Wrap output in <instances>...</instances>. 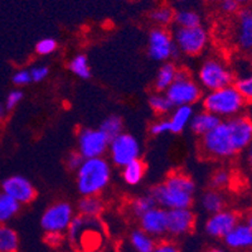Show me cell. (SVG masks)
<instances>
[{
  "label": "cell",
  "instance_id": "obj_7",
  "mask_svg": "<svg viewBox=\"0 0 252 252\" xmlns=\"http://www.w3.org/2000/svg\"><path fill=\"white\" fill-rule=\"evenodd\" d=\"M107 152L110 153L112 164L119 168H124L130 161L140 159L141 146L134 135L121 132L120 135L110 140Z\"/></svg>",
  "mask_w": 252,
  "mask_h": 252
},
{
  "label": "cell",
  "instance_id": "obj_28",
  "mask_svg": "<svg viewBox=\"0 0 252 252\" xmlns=\"http://www.w3.org/2000/svg\"><path fill=\"white\" fill-rule=\"evenodd\" d=\"M174 22L178 24V28H193L201 26V17L194 10H179L174 14Z\"/></svg>",
  "mask_w": 252,
  "mask_h": 252
},
{
  "label": "cell",
  "instance_id": "obj_20",
  "mask_svg": "<svg viewBox=\"0 0 252 252\" xmlns=\"http://www.w3.org/2000/svg\"><path fill=\"white\" fill-rule=\"evenodd\" d=\"M129 242L135 252H153L157 246V238L152 237L143 229H134L129 236Z\"/></svg>",
  "mask_w": 252,
  "mask_h": 252
},
{
  "label": "cell",
  "instance_id": "obj_29",
  "mask_svg": "<svg viewBox=\"0 0 252 252\" xmlns=\"http://www.w3.org/2000/svg\"><path fill=\"white\" fill-rule=\"evenodd\" d=\"M123 127L124 124L120 116H118V115H111V116L106 118L101 123L98 129L111 140L115 136H118V135H120L123 132Z\"/></svg>",
  "mask_w": 252,
  "mask_h": 252
},
{
  "label": "cell",
  "instance_id": "obj_24",
  "mask_svg": "<svg viewBox=\"0 0 252 252\" xmlns=\"http://www.w3.org/2000/svg\"><path fill=\"white\" fill-rule=\"evenodd\" d=\"M19 237L12 227L0 224V252H18Z\"/></svg>",
  "mask_w": 252,
  "mask_h": 252
},
{
  "label": "cell",
  "instance_id": "obj_43",
  "mask_svg": "<svg viewBox=\"0 0 252 252\" xmlns=\"http://www.w3.org/2000/svg\"><path fill=\"white\" fill-rule=\"evenodd\" d=\"M62 240L63 235H58V233H49V235H47V242L51 246H58L62 242Z\"/></svg>",
  "mask_w": 252,
  "mask_h": 252
},
{
  "label": "cell",
  "instance_id": "obj_9",
  "mask_svg": "<svg viewBox=\"0 0 252 252\" xmlns=\"http://www.w3.org/2000/svg\"><path fill=\"white\" fill-rule=\"evenodd\" d=\"M173 39L178 52L187 56H197L206 48L208 34L202 26L193 28H178Z\"/></svg>",
  "mask_w": 252,
  "mask_h": 252
},
{
  "label": "cell",
  "instance_id": "obj_8",
  "mask_svg": "<svg viewBox=\"0 0 252 252\" xmlns=\"http://www.w3.org/2000/svg\"><path fill=\"white\" fill-rule=\"evenodd\" d=\"M73 218H75L73 207L67 202H57L44 211L40 218V226L47 235L49 233L63 235L67 232Z\"/></svg>",
  "mask_w": 252,
  "mask_h": 252
},
{
  "label": "cell",
  "instance_id": "obj_27",
  "mask_svg": "<svg viewBox=\"0 0 252 252\" xmlns=\"http://www.w3.org/2000/svg\"><path fill=\"white\" fill-rule=\"evenodd\" d=\"M68 68L73 75L82 78V80H87L91 76L89 60L85 55H77L72 58L68 63Z\"/></svg>",
  "mask_w": 252,
  "mask_h": 252
},
{
  "label": "cell",
  "instance_id": "obj_39",
  "mask_svg": "<svg viewBox=\"0 0 252 252\" xmlns=\"http://www.w3.org/2000/svg\"><path fill=\"white\" fill-rule=\"evenodd\" d=\"M150 132L154 136H159V135H163L165 132H170L169 129V123L165 119H161V120H158L150 126Z\"/></svg>",
  "mask_w": 252,
  "mask_h": 252
},
{
  "label": "cell",
  "instance_id": "obj_6",
  "mask_svg": "<svg viewBox=\"0 0 252 252\" xmlns=\"http://www.w3.org/2000/svg\"><path fill=\"white\" fill-rule=\"evenodd\" d=\"M198 81L199 86L207 91H216L231 86L235 83V75L226 63L216 58H211L202 63L198 71Z\"/></svg>",
  "mask_w": 252,
  "mask_h": 252
},
{
  "label": "cell",
  "instance_id": "obj_11",
  "mask_svg": "<svg viewBox=\"0 0 252 252\" xmlns=\"http://www.w3.org/2000/svg\"><path fill=\"white\" fill-rule=\"evenodd\" d=\"M148 53L153 60L160 62H168L170 58L178 55L174 39L169 32H166L164 28L153 29L149 34Z\"/></svg>",
  "mask_w": 252,
  "mask_h": 252
},
{
  "label": "cell",
  "instance_id": "obj_44",
  "mask_svg": "<svg viewBox=\"0 0 252 252\" xmlns=\"http://www.w3.org/2000/svg\"><path fill=\"white\" fill-rule=\"evenodd\" d=\"M8 110H6L5 105L3 103H0V120H3V119L6 118V115H8Z\"/></svg>",
  "mask_w": 252,
  "mask_h": 252
},
{
  "label": "cell",
  "instance_id": "obj_18",
  "mask_svg": "<svg viewBox=\"0 0 252 252\" xmlns=\"http://www.w3.org/2000/svg\"><path fill=\"white\" fill-rule=\"evenodd\" d=\"M220 121L222 120L217 118L216 115L203 110V111L193 115L192 120L189 123V126H190V130L194 134H197L198 136H204L209 131H212Z\"/></svg>",
  "mask_w": 252,
  "mask_h": 252
},
{
  "label": "cell",
  "instance_id": "obj_33",
  "mask_svg": "<svg viewBox=\"0 0 252 252\" xmlns=\"http://www.w3.org/2000/svg\"><path fill=\"white\" fill-rule=\"evenodd\" d=\"M174 10L169 6H159V8H155L152 13H150V19L154 22L155 24L160 27L169 26L174 20Z\"/></svg>",
  "mask_w": 252,
  "mask_h": 252
},
{
  "label": "cell",
  "instance_id": "obj_49",
  "mask_svg": "<svg viewBox=\"0 0 252 252\" xmlns=\"http://www.w3.org/2000/svg\"><path fill=\"white\" fill-rule=\"evenodd\" d=\"M250 66H251V69H252V51H251V57H250Z\"/></svg>",
  "mask_w": 252,
  "mask_h": 252
},
{
  "label": "cell",
  "instance_id": "obj_45",
  "mask_svg": "<svg viewBox=\"0 0 252 252\" xmlns=\"http://www.w3.org/2000/svg\"><path fill=\"white\" fill-rule=\"evenodd\" d=\"M247 163H249L250 168L252 169V144L249 146V149H247Z\"/></svg>",
  "mask_w": 252,
  "mask_h": 252
},
{
  "label": "cell",
  "instance_id": "obj_25",
  "mask_svg": "<svg viewBox=\"0 0 252 252\" xmlns=\"http://www.w3.org/2000/svg\"><path fill=\"white\" fill-rule=\"evenodd\" d=\"M201 204L202 208L206 212L213 215V213L220 212V211L224 208V198L218 190L212 189V190H208V192H206L202 195Z\"/></svg>",
  "mask_w": 252,
  "mask_h": 252
},
{
  "label": "cell",
  "instance_id": "obj_38",
  "mask_svg": "<svg viewBox=\"0 0 252 252\" xmlns=\"http://www.w3.org/2000/svg\"><path fill=\"white\" fill-rule=\"evenodd\" d=\"M31 82L32 77L29 69H18L13 75V83H14L15 86H26V85Z\"/></svg>",
  "mask_w": 252,
  "mask_h": 252
},
{
  "label": "cell",
  "instance_id": "obj_1",
  "mask_svg": "<svg viewBox=\"0 0 252 252\" xmlns=\"http://www.w3.org/2000/svg\"><path fill=\"white\" fill-rule=\"evenodd\" d=\"M195 183L189 175L182 172H174L166 177L165 181L152 190L158 207L165 211L190 208L194 201Z\"/></svg>",
  "mask_w": 252,
  "mask_h": 252
},
{
  "label": "cell",
  "instance_id": "obj_2",
  "mask_svg": "<svg viewBox=\"0 0 252 252\" xmlns=\"http://www.w3.org/2000/svg\"><path fill=\"white\" fill-rule=\"evenodd\" d=\"M76 173V183L82 197L98 195L109 186L111 165L105 158L85 159Z\"/></svg>",
  "mask_w": 252,
  "mask_h": 252
},
{
  "label": "cell",
  "instance_id": "obj_42",
  "mask_svg": "<svg viewBox=\"0 0 252 252\" xmlns=\"http://www.w3.org/2000/svg\"><path fill=\"white\" fill-rule=\"evenodd\" d=\"M153 252H181L178 246L175 244H173L172 241H163V242H159L157 244L155 249L153 250Z\"/></svg>",
  "mask_w": 252,
  "mask_h": 252
},
{
  "label": "cell",
  "instance_id": "obj_19",
  "mask_svg": "<svg viewBox=\"0 0 252 252\" xmlns=\"http://www.w3.org/2000/svg\"><path fill=\"white\" fill-rule=\"evenodd\" d=\"M194 111L192 106H178L173 110L170 119L168 120L169 123L170 132H181L189 126V123L192 120Z\"/></svg>",
  "mask_w": 252,
  "mask_h": 252
},
{
  "label": "cell",
  "instance_id": "obj_35",
  "mask_svg": "<svg viewBox=\"0 0 252 252\" xmlns=\"http://www.w3.org/2000/svg\"><path fill=\"white\" fill-rule=\"evenodd\" d=\"M57 49V42L53 38H43L35 44V52L39 56H49Z\"/></svg>",
  "mask_w": 252,
  "mask_h": 252
},
{
  "label": "cell",
  "instance_id": "obj_34",
  "mask_svg": "<svg viewBox=\"0 0 252 252\" xmlns=\"http://www.w3.org/2000/svg\"><path fill=\"white\" fill-rule=\"evenodd\" d=\"M231 179H232V175L228 170L218 169L211 177V187L215 188V190H220V189L228 187L231 183Z\"/></svg>",
  "mask_w": 252,
  "mask_h": 252
},
{
  "label": "cell",
  "instance_id": "obj_36",
  "mask_svg": "<svg viewBox=\"0 0 252 252\" xmlns=\"http://www.w3.org/2000/svg\"><path fill=\"white\" fill-rule=\"evenodd\" d=\"M22 100H23V92L20 91V90H13L6 96L4 105H5L8 111H12L13 109H15L22 102Z\"/></svg>",
  "mask_w": 252,
  "mask_h": 252
},
{
  "label": "cell",
  "instance_id": "obj_31",
  "mask_svg": "<svg viewBox=\"0 0 252 252\" xmlns=\"http://www.w3.org/2000/svg\"><path fill=\"white\" fill-rule=\"evenodd\" d=\"M233 86L237 89L246 103L252 105V72L242 75L235 81Z\"/></svg>",
  "mask_w": 252,
  "mask_h": 252
},
{
  "label": "cell",
  "instance_id": "obj_21",
  "mask_svg": "<svg viewBox=\"0 0 252 252\" xmlns=\"http://www.w3.org/2000/svg\"><path fill=\"white\" fill-rule=\"evenodd\" d=\"M178 68L170 62L163 63V66L159 68L155 77V89L159 92H165L166 90L172 86V83L175 81L177 77Z\"/></svg>",
  "mask_w": 252,
  "mask_h": 252
},
{
  "label": "cell",
  "instance_id": "obj_15",
  "mask_svg": "<svg viewBox=\"0 0 252 252\" xmlns=\"http://www.w3.org/2000/svg\"><path fill=\"white\" fill-rule=\"evenodd\" d=\"M140 228L154 238L166 235V211L160 207H154L139 218Z\"/></svg>",
  "mask_w": 252,
  "mask_h": 252
},
{
  "label": "cell",
  "instance_id": "obj_40",
  "mask_svg": "<svg viewBox=\"0 0 252 252\" xmlns=\"http://www.w3.org/2000/svg\"><path fill=\"white\" fill-rule=\"evenodd\" d=\"M83 160H85V159H83L82 155H81L80 153L73 152L67 157L66 164L67 166H68V169L76 170V172H77V169L81 166V164L83 163Z\"/></svg>",
  "mask_w": 252,
  "mask_h": 252
},
{
  "label": "cell",
  "instance_id": "obj_12",
  "mask_svg": "<svg viewBox=\"0 0 252 252\" xmlns=\"http://www.w3.org/2000/svg\"><path fill=\"white\" fill-rule=\"evenodd\" d=\"M3 193L19 204L31 203L37 195L34 186L23 175H12L3 182Z\"/></svg>",
  "mask_w": 252,
  "mask_h": 252
},
{
  "label": "cell",
  "instance_id": "obj_26",
  "mask_svg": "<svg viewBox=\"0 0 252 252\" xmlns=\"http://www.w3.org/2000/svg\"><path fill=\"white\" fill-rule=\"evenodd\" d=\"M20 204L6 194H0V224H6L18 215Z\"/></svg>",
  "mask_w": 252,
  "mask_h": 252
},
{
  "label": "cell",
  "instance_id": "obj_3",
  "mask_svg": "<svg viewBox=\"0 0 252 252\" xmlns=\"http://www.w3.org/2000/svg\"><path fill=\"white\" fill-rule=\"evenodd\" d=\"M245 106L246 102L233 85L209 91L203 97L204 110L216 115L220 120L235 118L242 112Z\"/></svg>",
  "mask_w": 252,
  "mask_h": 252
},
{
  "label": "cell",
  "instance_id": "obj_46",
  "mask_svg": "<svg viewBox=\"0 0 252 252\" xmlns=\"http://www.w3.org/2000/svg\"><path fill=\"white\" fill-rule=\"evenodd\" d=\"M236 1H237V3L240 4V5H241V4H247V3H251L252 0H236Z\"/></svg>",
  "mask_w": 252,
  "mask_h": 252
},
{
  "label": "cell",
  "instance_id": "obj_5",
  "mask_svg": "<svg viewBox=\"0 0 252 252\" xmlns=\"http://www.w3.org/2000/svg\"><path fill=\"white\" fill-rule=\"evenodd\" d=\"M165 96L173 107L192 106L201 100L202 90L201 86L190 78L186 69L178 68L175 81L165 91Z\"/></svg>",
  "mask_w": 252,
  "mask_h": 252
},
{
  "label": "cell",
  "instance_id": "obj_23",
  "mask_svg": "<svg viewBox=\"0 0 252 252\" xmlns=\"http://www.w3.org/2000/svg\"><path fill=\"white\" fill-rule=\"evenodd\" d=\"M77 209L82 217L97 218L103 211V203L98 195H89L81 198L77 204Z\"/></svg>",
  "mask_w": 252,
  "mask_h": 252
},
{
  "label": "cell",
  "instance_id": "obj_47",
  "mask_svg": "<svg viewBox=\"0 0 252 252\" xmlns=\"http://www.w3.org/2000/svg\"><path fill=\"white\" fill-rule=\"evenodd\" d=\"M204 252H223V251L220 249H209V250H206Z\"/></svg>",
  "mask_w": 252,
  "mask_h": 252
},
{
  "label": "cell",
  "instance_id": "obj_13",
  "mask_svg": "<svg viewBox=\"0 0 252 252\" xmlns=\"http://www.w3.org/2000/svg\"><path fill=\"white\" fill-rule=\"evenodd\" d=\"M195 217L190 208L166 211V235L182 237L194 228Z\"/></svg>",
  "mask_w": 252,
  "mask_h": 252
},
{
  "label": "cell",
  "instance_id": "obj_10",
  "mask_svg": "<svg viewBox=\"0 0 252 252\" xmlns=\"http://www.w3.org/2000/svg\"><path fill=\"white\" fill-rule=\"evenodd\" d=\"M110 139L100 129L80 130L77 135V152L82 155L83 159L102 158L109 150Z\"/></svg>",
  "mask_w": 252,
  "mask_h": 252
},
{
  "label": "cell",
  "instance_id": "obj_17",
  "mask_svg": "<svg viewBox=\"0 0 252 252\" xmlns=\"http://www.w3.org/2000/svg\"><path fill=\"white\" fill-rule=\"evenodd\" d=\"M236 42L242 51H252V9L246 8L238 12Z\"/></svg>",
  "mask_w": 252,
  "mask_h": 252
},
{
  "label": "cell",
  "instance_id": "obj_48",
  "mask_svg": "<svg viewBox=\"0 0 252 252\" xmlns=\"http://www.w3.org/2000/svg\"><path fill=\"white\" fill-rule=\"evenodd\" d=\"M247 223L250 224V227H251V229H252V215H250L249 218H247Z\"/></svg>",
  "mask_w": 252,
  "mask_h": 252
},
{
  "label": "cell",
  "instance_id": "obj_16",
  "mask_svg": "<svg viewBox=\"0 0 252 252\" xmlns=\"http://www.w3.org/2000/svg\"><path fill=\"white\" fill-rule=\"evenodd\" d=\"M224 244L233 251H251L252 229L247 222H238L223 237Z\"/></svg>",
  "mask_w": 252,
  "mask_h": 252
},
{
  "label": "cell",
  "instance_id": "obj_30",
  "mask_svg": "<svg viewBox=\"0 0 252 252\" xmlns=\"http://www.w3.org/2000/svg\"><path fill=\"white\" fill-rule=\"evenodd\" d=\"M154 207H157V203H155L152 194L141 195V197L135 198L134 201L130 203V211H131L132 215L140 218L141 216L145 215L148 211L153 209Z\"/></svg>",
  "mask_w": 252,
  "mask_h": 252
},
{
  "label": "cell",
  "instance_id": "obj_41",
  "mask_svg": "<svg viewBox=\"0 0 252 252\" xmlns=\"http://www.w3.org/2000/svg\"><path fill=\"white\" fill-rule=\"evenodd\" d=\"M220 6L222 12L227 13V14H235V13L240 12V4L236 0H222Z\"/></svg>",
  "mask_w": 252,
  "mask_h": 252
},
{
  "label": "cell",
  "instance_id": "obj_37",
  "mask_svg": "<svg viewBox=\"0 0 252 252\" xmlns=\"http://www.w3.org/2000/svg\"><path fill=\"white\" fill-rule=\"evenodd\" d=\"M31 72L32 82H42V81L46 80L49 75V68L47 66H34L32 69H29Z\"/></svg>",
  "mask_w": 252,
  "mask_h": 252
},
{
  "label": "cell",
  "instance_id": "obj_22",
  "mask_svg": "<svg viewBox=\"0 0 252 252\" xmlns=\"http://www.w3.org/2000/svg\"><path fill=\"white\" fill-rule=\"evenodd\" d=\"M146 165L143 160L136 159L134 161H130L123 168V178L126 184L129 186H138L145 177Z\"/></svg>",
  "mask_w": 252,
  "mask_h": 252
},
{
  "label": "cell",
  "instance_id": "obj_32",
  "mask_svg": "<svg viewBox=\"0 0 252 252\" xmlns=\"http://www.w3.org/2000/svg\"><path fill=\"white\" fill-rule=\"evenodd\" d=\"M149 106L152 107V110L155 114L159 115L168 114L173 109V105L170 103V101L168 100V97H166L165 94H163V92H158V94H154L150 96Z\"/></svg>",
  "mask_w": 252,
  "mask_h": 252
},
{
  "label": "cell",
  "instance_id": "obj_4",
  "mask_svg": "<svg viewBox=\"0 0 252 252\" xmlns=\"http://www.w3.org/2000/svg\"><path fill=\"white\" fill-rule=\"evenodd\" d=\"M201 150L207 158L229 159L240 153L227 121H220L212 131L201 139Z\"/></svg>",
  "mask_w": 252,
  "mask_h": 252
},
{
  "label": "cell",
  "instance_id": "obj_14",
  "mask_svg": "<svg viewBox=\"0 0 252 252\" xmlns=\"http://www.w3.org/2000/svg\"><path fill=\"white\" fill-rule=\"evenodd\" d=\"M240 222L238 216L229 209H222L220 212L213 213L206 220L204 229L207 235L215 238H223L227 233Z\"/></svg>",
  "mask_w": 252,
  "mask_h": 252
}]
</instances>
